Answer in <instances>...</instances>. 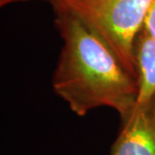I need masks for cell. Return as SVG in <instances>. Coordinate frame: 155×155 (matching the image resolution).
I'll list each match as a JSON object with an SVG mask.
<instances>
[{
	"mask_svg": "<svg viewBox=\"0 0 155 155\" xmlns=\"http://www.w3.org/2000/svg\"><path fill=\"white\" fill-rule=\"evenodd\" d=\"M148 39H155V0H152L145 13L139 35Z\"/></svg>",
	"mask_w": 155,
	"mask_h": 155,
	"instance_id": "obj_5",
	"label": "cell"
},
{
	"mask_svg": "<svg viewBox=\"0 0 155 155\" xmlns=\"http://www.w3.org/2000/svg\"><path fill=\"white\" fill-rule=\"evenodd\" d=\"M121 124L111 155H155V99L138 101Z\"/></svg>",
	"mask_w": 155,
	"mask_h": 155,
	"instance_id": "obj_3",
	"label": "cell"
},
{
	"mask_svg": "<svg viewBox=\"0 0 155 155\" xmlns=\"http://www.w3.org/2000/svg\"><path fill=\"white\" fill-rule=\"evenodd\" d=\"M151 1L49 0L54 9H63L74 14L98 33L136 79L135 43Z\"/></svg>",
	"mask_w": 155,
	"mask_h": 155,
	"instance_id": "obj_2",
	"label": "cell"
},
{
	"mask_svg": "<svg viewBox=\"0 0 155 155\" xmlns=\"http://www.w3.org/2000/svg\"><path fill=\"white\" fill-rule=\"evenodd\" d=\"M21 1H28V0H0V5L4 6L7 4H10V3H14V2H21ZM49 1V0H48Z\"/></svg>",
	"mask_w": 155,
	"mask_h": 155,
	"instance_id": "obj_6",
	"label": "cell"
},
{
	"mask_svg": "<svg viewBox=\"0 0 155 155\" xmlns=\"http://www.w3.org/2000/svg\"><path fill=\"white\" fill-rule=\"evenodd\" d=\"M135 58L139 85L137 102L155 99V39L138 36Z\"/></svg>",
	"mask_w": 155,
	"mask_h": 155,
	"instance_id": "obj_4",
	"label": "cell"
},
{
	"mask_svg": "<svg viewBox=\"0 0 155 155\" xmlns=\"http://www.w3.org/2000/svg\"><path fill=\"white\" fill-rule=\"evenodd\" d=\"M63 48L52 76V89L77 116L99 107L119 114L121 122L134 110L138 80L98 33L74 14L54 9Z\"/></svg>",
	"mask_w": 155,
	"mask_h": 155,
	"instance_id": "obj_1",
	"label": "cell"
}]
</instances>
